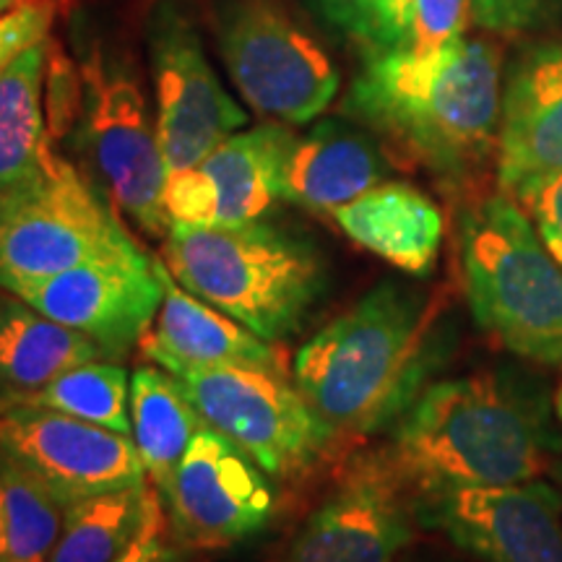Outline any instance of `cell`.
<instances>
[{
  "label": "cell",
  "mask_w": 562,
  "mask_h": 562,
  "mask_svg": "<svg viewBox=\"0 0 562 562\" xmlns=\"http://www.w3.org/2000/svg\"><path fill=\"white\" fill-rule=\"evenodd\" d=\"M220 50L243 100L277 123L315 121L339 91L334 60L281 0H227Z\"/></svg>",
  "instance_id": "9"
},
{
  "label": "cell",
  "mask_w": 562,
  "mask_h": 562,
  "mask_svg": "<svg viewBox=\"0 0 562 562\" xmlns=\"http://www.w3.org/2000/svg\"><path fill=\"white\" fill-rule=\"evenodd\" d=\"M552 3L554 0H472V19L487 32L516 34L537 24Z\"/></svg>",
  "instance_id": "31"
},
{
  "label": "cell",
  "mask_w": 562,
  "mask_h": 562,
  "mask_svg": "<svg viewBox=\"0 0 562 562\" xmlns=\"http://www.w3.org/2000/svg\"><path fill=\"white\" fill-rule=\"evenodd\" d=\"M461 263L474 321L539 364H562V269L529 216L497 193L461 211Z\"/></svg>",
  "instance_id": "5"
},
{
  "label": "cell",
  "mask_w": 562,
  "mask_h": 562,
  "mask_svg": "<svg viewBox=\"0 0 562 562\" xmlns=\"http://www.w3.org/2000/svg\"><path fill=\"white\" fill-rule=\"evenodd\" d=\"M294 138L284 123L256 125L232 133L195 165L214 193V227L258 222L281 201Z\"/></svg>",
  "instance_id": "20"
},
{
  "label": "cell",
  "mask_w": 562,
  "mask_h": 562,
  "mask_svg": "<svg viewBox=\"0 0 562 562\" xmlns=\"http://www.w3.org/2000/svg\"><path fill=\"white\" fill-rule=\"evenodd\" d=\"M558 442L542 396L516 378L476 372L427 385L381 451L419 497L539 480Z\"/></svg>",
  "instance_id": "3"
},
{
  "label": "cell",
  "mask_w": 562,
  "mask_h": 562,
  "mask_svg": "<svg viewBox=\"0 0 562 562\" xmlns=\"http://www.w3.org/2000/svg\"><path fill=\"white\" fill-rule=\"evenodd\" d=\"M68 505L24 461L0 446V562H47Z\"/></svg>",
  "instance_id": "25"
},
{
  "label": "cell",
  "mask_w": 562,
  "mask_h": 562,
  "mask_svg": "<svg viewBox=\"0 0 562 562\" xmlns=\"http://www.w3.org/2000/svg\"><path fill=\"white\" fill-rule=\"evenodd\" d=\"M9 290L47 318L100 344L108 360L128 355L149 331L161 305V281L154 258L79 266Z\"/></svg>",
  "instance_id": "15"
},
{
  "label": "cell",
  "mask_w": 562,
  "mask_h": 562,
  "mask_svg": "<svg viewBox=\"0 0 562 562\" xmlns=\"http://www.w3.org/2000/svg\"><path fill=\"white\" fill-rule=\"evenodd\" d=\"M108 360L89 336L47 318L9 290L0 292V406L19 404L79 364Z\"/></svg>",
  "instance_id": "21"
},
{
  "label": "cell",
  "mask_w": 562,
  "mask_h": 562,
  "mask_svg": "<svg viewBox=\"0 0 562 562\" xmlns=\"http://www.w3.org/2000/svg\"><path fill=\"white\" fill-rule=\"evenodd\" d=\"M165 214L172 224L188 227H214V193L199 167L170 172L161 191Z\"/></svg>",
  "instance_id": "29"
},
{
  "label": "cell",
  "mask_w": 562,
  "mask_h": 562,
  "mask_svg": "<svg viewBox=\"0 0 562 562\" xmlns=\"http://www.w3.org/2000/svg\"><path fill=\"white\" fill-rule=\"evenodd\" d=\"M16 3H19V5H24V3H37V0H16ZM55 3H60V5H63V3H66V0H55Z\"/></svg>",
  "instance_id": "36"
},
{
  "label": "cell",
  "mask_w": 562,
  "mask_h": 562,
  "mask_svg": "<svg viewBox=\"0 0 562 562\" xmlns=\"http://www.w3.org/2000/svg\"><path fill=\"white\" fill-rule=\"evenodd\" d=\"M0 446L37 472L66 503L146 484L131 435L42 406H9L0 414Z\"/></svg>",
  "instance_id": "14"
},
{
  "label": "cell",
  "mask_w": 562,
  "mask_h": 562,
  "mask_svg": "<svg viewBox=\"0 0 562 562\" xmlns=\"http://www.w3.org/2000/svg\"><path fill=\"white\" fill-rule=\"evenodd\" d=\"M383 175L385 157L370 133L341 121H321L294 138L281 201L334 216L375 188Z\"/></svg>",
  "instance_id": "18"
},
{
  "label": "cell",
  "mask_w": 562,
  "mask_h": 562,
  "mask_svg": "<svg viewBox=\"0 0 562 562\" xmlns=\"http://www.w3.org/2000/svg\"><path fill=\"white\" fill-rule=\"evenodd\" d=\"M58 9L60 3L55 0H37V3H24L0 16V70L21 50L47 40Z\"/></svg>",
  "instance_id": "30"
},
{
  "label": "cell",
  "mask_w": 562,
  "mask_h": 562,
  "mask_svg": "<svg viewBox=\"0 0 562 562\" xmlns=\"http://www.w3.org/2000/svg\"><path fill=\"white\" fill-rule=\"evenodd\" d=\"M562 172V45L531 50L510 70L497 131V180L529 199Z\"/></svg>",
  "instance_id": "16"
},
{
  "label": "cell",
  "mask_w": 562,
  "mask_h": 562,
  "mask_svg": "<svg viewBox=\"0 0 562 562\" xmlns=\"http://www.w3.org/2000/svg\"><path fill=\"white\" fill-rule=\"evenodd\" d=\"M334 220L344 235L406 273H430L442 243V214L409 182H378L341 206Z\"/></svg>",
  "instance_id": "19"
},
{
  "label": "cell",
  "mask_w": 562,
  "mask_h": 562,
  "mask_svg": "<svg viewBox=\"0 0 562 562\" xmlns=\"http://www.w3.org/2000/svg\"><path fill=\"white\" fill-rule=\"evenodd\" d=\"M501 108V50L456 37L430 53L364 55L341 110L398 165L469 195L497 149Z\"/></svg>",
  "instance_id": "1"
},
{
  "label": "cell",
  "mask_w": 562,
  "mask_h": 562,
  "mask_svg": "<svg viewBox=\"0 0 562 562\" xmlns=\"http://www.w3.org/2000/svg\"><path fill=\"white\" fill-rule=\"evenodd\" d=\"M417 521L482 562H562V497L542 480L419 495Z\"/></svg>",
  "instance_id": "13"
},
{
  "label": "cell",
  "mask_w": 562,
  "mask_h": 562,
  "mask_svg": "<svg viewBox=\"0 0 562 562\" xmlns=\"http://www.w3.org/2000/svg\"><path fill=\"white\" fill-rule=\"evenodd\" d=\"M472 19V0H414L409 50L430 53L463 37Z\"/></svg>",
  "instance_id": "28"
},
{
  "label": "cell",
  "mask_w": 562,
  "mask_h": 562,
  "mask_svg": "<svg viewBox=\"0 0 562 562\" xmlns=\"http://www.w3.org/2000/svg\"><path fill=\"white\" fill-rule=\"evenodd\" d=\"M154 269L161 281V305L151 328L138 341L146 360L157 362L170 375L224 364L284 370L279 349L271 341L180 286L165 261L154 258Z\"/></svg>",
  "instance_id": "17"
},
{
  "label": "cell",
  "mask_w": 562,
  "mask_h": 562,
  "mask_svg": "<svg viewBox=\"0 0 562 562\" xmlns=\"http://www.w3.org/2000/svg\"><path fill=\"white\" fill-rule=\"evenodd\" d=\"M440 294L383 281L294 357L292 381L344 442L396 425L442 357Z\"/></svg>",
  "instance_id": "2"
},
{
  "label": "cell",
  "mask_w": 562,
  "mask_h": 562,
  "mask_svg": "<svg viewBox=\"0 0 562 562\" xmlns=\"http://www.w3.org/2000/svg\"><path fill=\"white\" fill-rule=\"evenodd\" d=\"M263 474L235 442L203 427L159 492L172 542L182 550H224L263 531L277 510Z\"/></svg>",
  "instance_id": "11"
},
{
  "label": "cell",
  "mask_w": 562,
  "mask_h": 562,
  "mask_svg": "<svg viewBox=\"0 0 562 562\" xmlns=\"http://www.w3.org/2000/svg\"><path fill=\"white\" fill-rule=\"evenodd\" d=\"M117 261L146 256L50 138L40 165L0 191V286Z\"/></svg>",
  "instance_id": "6"
},
{
  "label": "cell",
  "mask_w": 562,
  "mask_h": 562,
  "mask_svg": "<svg viewBox=\"0 0 562 562\" xmlns=\"http://www.w3.org/2000/svg\"><path fill=\"white\" fill-rule=\"evenodd\" d=\"M50 37L21 50L0 70V191L24 180L50 144L45 70Z\"/></svg>",
  "instance_id": "24"
},
{
  "label": "cell",
  "mask_w": 562,
  "mask_h": 562,
  "mask_svg": "<svg viewBox=\"0 0 562 562\" xmlns=\"http://www.w3.org/2000/svg\"><path fill=\"white\" fill-rule=\"evenodd\" d=\"M159 508V490L149 484L70 503L58 544L47 562H117L136 544Z\"/></svg>",
  "instance_id": "23"
},
{
  "label": "cell",
  "mask_w": 562,
  "mask_h": 562,
  "mask_svg": "<svg viewBox=\"0 0 562 562\" xmlns=\"http://www.w3.org/2000/svg\"><path fill=\"white\" fill-rule=\"evenodd\" d=\"M554 412H558V419L562 422V389L558 393V398H554Z\"/></svg>",
  "instance_id": "35"
},
{
  "label": "cell",
  "mask_w": 562,
  "mask_h": 562,
  "mask_svg": "<svg viewBox=\"0 0 562 562\" xmlns=\"http://www.w3.org/2000/svg\"><path fill=\"white\" fill-rule=\"evenodd\" d=\"M206 422L167 370L138 368L131 375V432L146 476L159 492L172 480Z\"/></svg>",
  "instance_id": "22"
},
{
  "label": "cell",
  "mask_w": 562,
  "mask_h": 562,
  "mask_svg": "<svg viewBox=\"0 0 562 562\" xmlns=\"http://www.w3.org/2000/svg\"><path fill=\"white\" fill-rule=\"evenodd\" d=\"M81 140L110 199L146 235L167 237V167L131 55L87 34L79 53Z\"/></svg>",
  "instance_id": "7"
},
{
  "label": "cell",
  "mask_w": 562,
  "mask_h": 562,
  "mask_svg": "<svg viewBox=\"0 0 562 562\" xmlns=\"http://www.w3.org/2000/svg\"><path fill=\"white\" fill-rule=\"evenodd\" d=\"M175 378L203 422L277 480L307 474L344 448L284 370L224 364Z\"/></svg>",
  "instance_id": "8"
},
{
  "label": "cell",
  "mask_w": 562,
  "mask_h": 562,
  "mask_svg": "<svg viewBox=\"0 0 562 562\" xmlns=\"http://www.w3.org/2000/svg\"><path fill=\"white\" fill-rule=\"evenodd\" d=\"M417 497L383 451L344 461L331 495L290 539L281 562H396L412 542Z\"/></svg>",
  "instance_id": "12"
},
{
  "label": "cell",
  "mask_w": 562,
  "mask_h": 562,
  "mask_svg": "<svg viewBox=\"0 0 562 562\" xmlns=\"http://www.w3.org/2000/svg\"><path fill=\"white\" fill-rule=\"evenodd\" d=\"M13 9H19L16 0H0V16H5V13H11Z\"/></svg>",
  "instance_id": "34"
},
{
  "label": "cell",
  "mask_w": 562,
  "mask_h": 562,
  "mask_svg": "<svg viewBox=\"0 0 562 562\" xmlns=\"http://www.w3.org/2000/svg\"><path fill=\"white\" fill-rule=\"evenodd\" d=\"M161 510H165V505L154 513L136 544L117 562H182V547L167 539L161 531Z\"/></svg>",
  "instance_id": "33"
},
{
  "label": "cell",
  "mask_w": 562,
  "mask_h": 562,
  "mask_svg": "<svg viewBox=\"0 0 562 562\" xmlns=\"http://www.w3.org/2000/svg\"><path fill=\"white\" fill-rule=\"evenodd\" d=\"M334 30L360 45L364 55L412 45L414 0H313Z\"/></svg>",
  "instance_id": "27"
},
{
  "label": "cell",
  "mask_w": 562,
  "mask_h": 562,
  "mask_svg": "<svg viewBox=\"0 0 562 562\" xmlns=\"http://www.w3.org/2000/svg\"><path fill=\"white\" fill-rule=\"evenodd\" d=\"M19 404L63 412L91 425L131 435V378L121 364L102 360L79 364L45 389L21 398Z\"/></svg>",
  "instance_id": "26"
},
{
  "label": "cell",
  "mask_w": 562,
  "mask_h": 562,
  "mask_svg": "<svg viewBox=\"0 0 562 562\" xmlns=\"http://www.w3.org/2000/svg\"><path fill=\"white\" fill-rule=\"evenodd\" d=\"M524 203L537 222L539 237L544 240L547 250L562 266V172L539 186L529 199H524Z\"/></svg>",
  "instance_id": "32"
},
{
  "label": "cell",
  "mask_w": 562,
  "mask_h": 562,
  "mask_svg": "<svg viewBox=\"0 0 562 562\" xmlns=\"http://www.w3.org/2000/svg\"><path fill=\"white\" fill-rule=\"evenodd\" d=\"M146 50L157 94V136L167 175L201 165L224 138L248 123L222 87L201 34L180 0H154Z\"/></svg>",
  "instance_id": "10"
},
{
  "label": "cell",
  "mask_w": 562,
  "mask_h": 562,
  "mask_svg": "<svg viewBox=\"0 0 562 562\" xmlns=\"http://www.w3.org/2000/svg\"><path fill=\"white\" fill-rule=\"evenodd\" d=\"M161 261L180 286L266 341L302 326L326 290V263L307 237L266 222L172 224Z\"/></svg>",
  "instance_id": "4"
}]
</instances>
